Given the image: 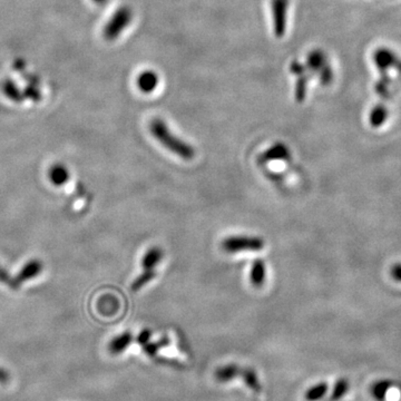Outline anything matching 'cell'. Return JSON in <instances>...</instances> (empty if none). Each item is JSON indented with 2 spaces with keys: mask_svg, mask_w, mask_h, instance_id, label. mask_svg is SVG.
<instances>
[{
  "mask_svg": "<svg viewBox=\"0 0 401 401\" xmlns=\"http://www.w3.org/2000/svg\"><path fill=\"white\" fill-rule=\"evenodd\" d=\"M150 132L154 139L160 143L166 150L173 153L183 160H192L196 156V151L187 144L183 139H179L172 133L171 129L167 127L164 120L160 118L153 120L150 124Z\"/></svg>",
  "mask_w": 401,
  "mask_h": 401,
  "instance_id": "6da1fadb",
  "label": "cell"
},
{
  "mask_svg": "<svg viewBox=\"0 0 401 401\" xmlns=\"http://www.w3.org/2000/svg\"><path fill=\"white\" fill-rule=\"evenodd\" d=\"M265 240L257 236H233L225 238L221 248L227 253L259 252L265 248Z\"/></svg>",
  "mask_w": 401,
  "mask_h": 401,
  "instance_id": "7a4b0ae2",
  "label": "cell"
},
{
  "mask_svg": "<svg viewBox=\"0 0 401 401\" xmlns=\"http://www.w3.org/2000/svg\"><path fill=\"white\" fill-rule=\"evenodd\" d=\"M132 19H133V11L129 7H122L118 9L113 15L110 22L105 25L104 30H103L105 39L112 42L118 38V36L131 24Z\"/></svg>",
  "mask_w": 401,
  "mask_h": 401,
  "instance_id": "3957f363",
  "label": "cell"
},
{
  "mask_svg": "<svg viewBox=\"0 0 401 401\" xmlns=\"http://www.w3.org/2000/svg\"><path fill=\"white\" fill-rule=\"evenodd\" d=\"M307 66L318 74L321 83L328 85L332 79L331 67L328 65L326 55L320 51H311L307 56Z\"/></svg>",
  "mask_w": 401,
  "mask_h": 401,
  "instance_id": "277c9868",
  "label": "cell"
},
{
  "mask_svg": "<svg viewBox=\"0 0 401 401\" xmlns=\"http://www.w3.org/2000/svg\"><path fill=\"white\" fill-rule=\"evenodd\" d=\"M273 30L276 37H284L286 32V23H288V9H289V0H272Z\"/></svg>",
  "mask_w": 401,
  "mask_h": 401,
  "instance_id": "5b68a950",
  "label": "cell"
},
{
  "mask_svg": "<svg viewBox=\"0 0 401 401\" xmlns=\"http://www.w3.org/2000/svg\"><path fill=\"white\" fill-rule=\"evenodd\" d=\"M43 262H42L40 260H30V261H28V262L22 267V270L19 271L18 274L15 276L17 286L20 288V286H22L24 282L37 278L40 273L43 272Z\"/></svg>",
  "mask_w": 401,
  "mask_h": 401,
  "instance_id": "8992f818",
  "label": "cell"
},
{
  "mask_svg": "<svg viewBox=\"0 0 401 401\" xmlns=\"http://www.w3.org/2000/svg\"><path fill=\"white\" fill-rule=\"evenodd\" d=\"M158 85V76L153 70H145L137 78L139 91L148 94L155 91Z\"/></svg>",
  "mask_w": 401,
  "mask_h": 401,
  "instance_id": "52a82bcc",
  "label": "cell"
},
{
  "mask_svg": "<svg viewBox=\"0 0 401 401\" xmlns=\"http://www.w3.org/2000/svg\"><path fill=\"white\" fill-rule=\"evenodd\" d=\"M164 252L163 250L158 248V246H153L142 259V269L144 271H154L155 270L156 265L160 263L163 260Z\"/></svg>",
  "mask_w": 401,
  "mask_h": 401,
  "instance_id": "ba28073f",
  "label": "cell"
},
{
  "mask_svg": "<svg viewBox=\"0 0 401 401\" xmlns=\"http://www.w3.org/2000/svg\"><path fill=\"white\" fill-rule=\"evenodd\" d=\"M49 179L55 186H62L70 179V171L64 164L56 163L51 166L49 172Z\"/></svg>",
  "mask_w": 401,
  "mask_h": 401,
  "instance_id": "9c48e42d",
  "label": "cell"
},
{
  "mask_svg": "<svg viewBox=\"0 0 401 401\" xmlns=\"http://www.w3.org/2000/svg\"><path fill=\"white\" fill-rule=\"evenodd\" d=\"M291 72L295 75L299 76V80L297 83V91H295V97L299 102H303L305 96V91H307V76L305 75V67L303 65L294 62L291 65Z\"/></svg>",
  "mask_w": 401,
  "mask_h": 401,
  "instance_id": "30bf717a",
  "label": "cell"
},
{
  "mask_svg": "<svg viewBox=\"0 0 401 401\" xmlns=\"http://www.w3.org/2000/svg\"><path fill=\"white\" fill-rule=\"evenodd\" d=\"M267 270L262 260H255L252 265L251 272H250V281L252 286L255 288H261L265 284Z\"/></svg>",
  "mask_w": 401,
  "mask_h": 401,
  "instance_id": "8fae6325",
  "label": "cell"
},
{
  "mask_svg": "<svg viewBox=\"0 0 401 401\" xmlns=\"http://www.w3.org/2000/svg\"><path fill=\"white\" fill-rule=\"evenodd\" d=\"M290 158L289 150L286 145L282 143L273 145L269 150L265 151L261 160L263 162H269V160H288Z\"/></svg>",
  "mask_w": 401,
  "mask_h": 401,
  "instance_id": "7c38bea8",
  "label": "cell"
},
{
  "mask_svg": "<svg viewBox=\"0 0 401 401\" xmlns=\"http://www.w3.org/2000/svg\"><path fill=\"white\" fill-rule=\"evenodd\" d=\"M132 341H133V336L131 332H124L110 341L108 350L113 355H118V353L123 352L126 348L131 345Z\"/></svg>",
  "mask_w": 401,
  "mask_h": 401,
  "instance_id": "4fadbf2b",
  "label": "cell"
},
{
  "mask_svg": "<svg viewBox=\"0 0 401 401\" xmlns=\"http://www.w3.org/2000/svg\"><path fill=\"white\" fill-rule=\"evenodd\" d=\"M241 371L242 370L236 364H227V366L221 367L217 370L215 378L219 383H227V381L238 377V374H241Z\"/></svg>",
  "mask_w": 401,
  "mask_h": 401,
  "instance_id": "5bb4252c",
  "label": "cell"
},
{
  "mask_svg": "<svg viewBox=\"0 0 401 401\" xmlns=\"http://www.w3.org/2000/svg\"><path fill=\"white\" fill-rule=\"evenodd\" d=\"M1 91L13 102L22 103L24 101V95L20 93V91L17 89V86L11 80H5L1 84Z\"/></svg>",
  "mask_w": 401,
  "mask_h": 401,
  "instance_id": "9a60e30c",
  "label": "cell"
},
{
  "mask_svg": "<svg viewBox=\"0 0 401 401\" xmlns=\"http://www.w3.org/2000/svg\"><path fill=\"white\" fill-rule=\"evenodd\" d=\"M387 118L388 110L385 105H378V106L374 107L371 114H370V124H371L372 127L378 129L380 126H383V124H385Z\"/></svg>",
  "mask_w": 401,
  "mask_h": 401,
  "instance_id": "2e32d148",
  "label": "cell"
},
{
  "mask_svg": "<svg viewBox=\"0 0 401 401\" xmlns=\"http://www.w3.org/2000/svg\"><path fill=\"white\" fill-rule=\"evenodd\" d=\"M156 272L154 271H144L137 276L136 280L134 281L132 284V290L133 291H139V290L142 289L143 286H146L148 282L155 278Z\"/></svg>",
  "mask_w": 401,
  "mask_h": 401,
  "instance_id": "e0dca14e",
  "label": "cell"
},
{
  "mask_svg": "<svg viewBox=\"0 0 401 401\" xmlns=\"http://www.w3.org/2000/svg\"><path fill=\"white\" fill-rule=\"evenodd\" d=\"M241 376L243 377L244 383L248 387L251 388L252 390H260V381L257 376L252 369H244L241 371Z\"/></svg>",
  "mask_w": 401,
  "mask_h": 401,
  "instance_id": "ac0fdd59",
  "label": "cell"
},
{
  "mask_svg": "<svg viewBox=\"0 0 401 401\" xmlns=\"http://www.w3.org/2000/svg\"><path fill=\"white\" fill-rule=\"evenodd\" d=\"M326 385L324 383H320V385L314 386V387L311 388L305 393V399L307 401H317L319 399L324 398V395L326 393Z\"/></svg>",
  "mask_w": 401,
  "mask_h": 401,
  "instance_id": "d6986e66",
  "label": "cell"
},
{
  "mask_svg": "<svg viewBox=\"0 0 401 401\" xmlns=\"http://www.w3.org/2000/svg\"><path fill=\"white\" fill-rule=\"evenodd\" d=\"M169 339L167 338H164V339L160 340L158 343H147V345H143L144 348L145 352L150 357L155 356L158 351L162 349L163 347L169 345Z\"/></svg>",
  "mask_w": 401,
  "mask_h": 401,
  "instance_id": "ffe728a7",
  "label": "cell"
},
{
  "mask_svg": "<svg viewBox=\"0 0 401 401\" xmlns=\"http://www.w3.org/2000/svg\"><path fill=\"white\" fill-rule=\"evenodd\" d=\"M0 282L9 286L11 289H19V286H17L16 284V280H15V276H11V273L6 270L5 267H1V265H0Z\"/></svg>",
  "mask_w": 401,
  "mask_h": 401,
  "instance_id": "44dd1931",
  "label": "cell"
},
{
  "mask_svg": "<svg viewBox=\"0 0 401 401\" xmlns=\"http://www.w3.org/2000/svg\"><path fill=\"white\" fill-rule=\"evenodd\" d=\"M151 337H152V332L148 329L143 330L141 333H139V337H137V343L141 345H147L150 343Z\"/></svg>",
  "mask_w": 401,
  "mask_h": 401,
  "instance_id": "7402d4cb",
  "label": "cell"
},
{
  "mask_svg": "<svg viewBox=\"0 0 401 401\" xmlns=\"http://www.w3.org/2000/svg\"><path fill=\"white\" fill-rule=\"evenodd\" d=\"M390 276L393 280L401 284V263H396L390 269Z\"/></svg>",
  "mask_w": 401,
  "mask_h": 401,
  "instance_id": "603a6c76",
  "label": "cell"
},
{
  "mask_svg": "<svg viewBox=\"0 0 401 401\" xmlns=\"http://www.w3.org/2000/svg\"><path fill=\"white\" fill-rule=\"evenodd\" d=\"M11 379L8 372L6 371L3 368H0V383H7Z\"/></svg>",
  "mask_w": 401,
  "mask_h": 401,
  "instance_id": "cb8c5ba5",
  "label": "cell"
},
{
  "mask_svg": "<svg viewBox=\"0 0 401 401\" xmlns=\"http://www.w3.org/2000/svg\"><path fill=\"white\" fill-rule=\"evenodd\" d=\"M94 3L98 4V5H105L108 0H93Z\"/></svg>",
  "mask_w": 401,
  "mask_h": 401,
  "instance_id": "d4e9b609",
  "label": "cell"
}]
</instances>
